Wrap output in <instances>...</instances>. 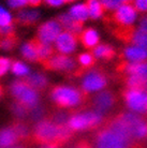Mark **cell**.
<instances>
[{
  "mask_svg": "<svg viewBox=\"0 0 147 148\" xmlns=\"http://www.w3.org/2000/svg\"><path fill=\"white\" fill-rule=\"evenodd\" d=\"M11 92L15 98V101H19V103L24 104L30 111L38 105L39 102L38 92L24 78L12 83Z\"/></svg>",
  "mask_w": 147,
  "mask_h": 148,
  "instance_id": "4",
  "label": "cell"
},
{
  "mask_svg": "<svg viewBox=\"0 0 147 148\" xmlns=\"http://www.w3.org/2000/svg\"><path fill=\"white\" fill-rule=\"evenodd\" d=\"M51 97L58 108H70L80 104L88 105L90 100L89 93L83 89H77L70 86L56 85L52 87Z\"/></svg>",
  "mask_w": 147,
  "mask_h": 148,
  "instance_id": "2",
  "label": "cell"
},
{
  "mask_svg": "<svg viewBox=\"0 0 147 148\" xmlns=\"http://www.w3.org/2000/svg\"><path fill=\"white\" fill-rule=\"evenodd\" d=\"M19 141L21 140L14 131V129L12 128V126L0 130V148L11 147Z\"/></svg>",
  "mask_w": 147,
  "mask_h": 148,
  "instance_id": "17",
  "label": "cell"
},
{
  "mask_svg": "<svg viewBox=\"0 0 147 148\" xmlns=\"http://www.w3.org/2000/svg\"><path fill=\"white\" fill-rule=\"evenodd\" d=\"M45 2L49 7H59L63 3H65V0H45Z\"/></svg>",
  "mask_w": 147,
  "mask_h": 148,
  "instance_id": "36",
  "label": "cell"
},
{
  "mask_svg": "<svg viewBox=\"0 0 147 148\" xmlns=\"http://www.w3.org/2000/svg\"><path fill=\"white\" fill-rule=\"evenodd\" d=\"M42 67L48 71H57V72H65L67 75L73 76L74 73L80 67H77L76 61L69 56L63 54H55L51 58L41 62Z\"/></svg>",
  "mask_w": 147,
  "mask_h": 148,
  "instance_id": "5",
  "label": "cell"
},
{
  "mask_svg": "<svg viewBox=\"0 0 147 148\" xmlns=\"http://www.w3.org/2000/svg\"><path fill=\"white\" fill-rule=\"evenodd\" d=\"M27 1H28V4L32 8L39 7L42 3V0H27Z\"/></svg>",
  "mask_w": 147,
  "mask_h": 148,
  "instance_id": "38",
  "label": "cell"
},
{
  "mask_svg": "<svg viewBox=\"0 0 147 148\" xmlns=\"http://www.w3.org/2000/svg\"><path fill=\"white\" fill-rule=\"evenodd\" d=\"M99 1L103 5L104 10H107V11L116 10L124 4V0H99Z\"/></svg>",
  "mask_w": 147,
  "mask_h": 148,
  "instance_id": "31",
  "label": "cell"
},
{
  "mask_svg": "<svg viewBox=\"0 0 147 148\" xmlns=\"http://www.w3.org/2000/svg\"><path fill=\"white\" fill-rule=\"evenodd\" d=\"M117 102V98L110 90H104L101 92L97 93L96 96L89 100L88 105H90L93 111H97L99 113H104L106 111H110Z\"/></svg>",
  "mask_w": 147,
  "mask_h": 148,
  "instance_id": "10",
  "label": "cell"
},
{
  "mask_svg": "<svg viewBox=\"0 0 147 148\" xmlns=\"http://www.w3.org/2000/svg\"><path fill=\"white\" fill-rule=\"evenodd\" d=\"M122 58L131 62H142L147 59V48L129 46L122 51Z\"/></svg>",
  "mask_w": 147,
  "mask_h": 148,
  "instance_id": "16",
  "label": "cell"
},
{
  "mask_svg": "<svg viewBox=\"0 0 147 148\" xmlns=\"http://www.w3.org/2000/svg\"><path fill=\"white\" fill-rule=\"evenodd\" d=\"M139 29L142 30V31H145V32H147V15H146V16H144L143 18L141 19Z\"/></svg>",
  "mask_w": 147,
  "mask_h": 148,
  "instance_id": "37",
  "label": "cell"
},
{
  "mask_svg": "<svg viewBox=\"0 0 147 148\" xmlns=\"http://www.w3.org/2000/svg\"><path fill=\"white\" fill-rule=\"evenodd\" d=\"M8 2L10 4V7L14 8V9L23 8V7H25L26 4H28V1H27V0H8Z\"/></svg>",
  "mask_w": 147,
  "mask_h": 148,
  "instance_id": "35",
  "label": "cell"
},
{
  "mask_svg": "<svg viewBox=\"0 0 147 148\" xmlns=\"http://www.w3.org/2000/svg\"><path fill=\"white\" fill-rule=\"evenodd\" d=\"M39 17H40V13L38 11L24 10L19 12L17 16L15 17V23L22 26H33L38 23Z\"/></svg>",
  "mask_w": 147,
  "mask_h": 148,
  "instance_id": "18",
  "label": "cell"
},
{
  "mask_svg": "<svg viewBox=\"0 0 147 148\" xmlns=\"http://www.w3.org/2000/svg\"><path fill=\"white\" fill-rule=\"evenodd\" d=\"M11 110H12V112H13V113L19 117V118H23V117H25L26 115L30 112L29 108H26L24 104L19 103V101H14V102L12 103Z\"/></svg>",
  "mask_w": 147,
  "mask_h": 148,
  "instance_id": "29",
  "label": "cell"
},
{
  "mask_svg": "<svg viewBox=\"0 0 147 148\" xmlns=\"http://www.w3.org/2000/svg\"><path fill=\"white\" fill-rule=\"evenodd\" d=\"M11 61L9 60V58H5V57H1L0 56V76H2L7 73L8 70L11 67Z\"/></svg>",
  "mask_w": 147,
  "mask_h": 148,
  "instance_id": "33",
  "label": "cell"
},
{
  "mask_svg": "<svg viewBox=\"0 0 147 148\" xmlns=\"http://www.w3.org/2000/svg\"><path fill=\"white\" fill-rule=\"evenodd\" d=\"M117 116L128 127L133 138L141 140L147 137V119L131 112H122Z\"/></svg>",
  "mask_w": 147,
  "mask_h": 148,
  "instance_id": "6",
  "label": "cell"
},
{
  "mask_svg": "<svg viewBox=\"0 0 147 148\" xmlns=\"http://www.w3.org/2000/svg\"><path fill=\"white\" fill-rule=\"evenodd\" d=\"M73 148H89V145L85 141H82V142H80L78 144L75 145Z\"/></svg>",
  "mask_w": 147,
  "mask_h": 148,
  "instance_id": "39",
  "label": "cell"
},
{
  "mask_svg": "<svg viewBox=\"0 0 147 148\" xmlns=\"http://www.w3.org/2000/svg\"><path fill=\"white\" fill-rule=\"evenodd\" d=\"M98 148H129L130 143L122 140L107 128L100 130L96 135Z\"/></svg>",
  "mask_w": 147,
  "mask_h": 148,
  "instance_id": "8",
  "label": "cell"
},
{
  "mask_svg": "<svg viewBox=\"0 0 147 148\" xmlns=\"http://www.w3.org/2000/svg\"><path fill=\"white\" fill-rule=\"evenodd\" d=\"M11 69L12 72L15 74V75H19V76H24V75H27L28 74V68L26 67L25 64L21 61H17V60H14L11 64Z\"/></svg>",
  "mask_w": 147,
  "mask_h": 148,
  "instance_id": "30",
  "label": "cell"
},
{
  "mask_svg": "<svg viewBox=\"0 0 147 148\" xmlns=\"http://www.w3.org/2000/svg\"><path fill=\"white\" fill-rule=\"evenodd\" d=\"M10 25H13L11 15L0 7V26H10Z\"/></svg>",
  "mask_w": 147,
  "mask_h": 148,
  "instance_id": "32",
  "label": "cell"
},
{
  "mask_svg": "<svg viewBox=\"0 0 147 148\" xmlns=\"http://www.w3.org/2000/svg\"><path fill=\"white\" fill-rule=\"evenodd\" d=\"M61 25L59 24L57 19H52L48 22L42 24L37 31L36 37L41 41L47 44H51L52 42L56 41V39L61 34Z\"/></svg>",
  "mask_w": 147,
  "mask_h": 148,
  "instance_id": "11",
  "label": "cell"
},
{
  "mask_svg": "<svg viewBox=\"0 0 147 148\" xmlns=\"http://www.w3.org/2000/svg\"><path fill=\"white\" fill-rule=\"evenodd\" d=\"M60 145L59 144H56V143H54V144H47V145H43L41 148H58Z\"/></svg>",
  "mask_w": 147,
  "mask_h": 148,
  "instance_id": "40",
  "label": "cell"
},
{
  "mask_svg": "<svg viewBox=\"0 0 147 148\" xmlns=\"http://www.w3.org/2000/svg\"><path fill=\"white\" fill-rule=\"evenodd\" d=\"M86 5L88 9L89 17L92 19L100 18L104 13V8L99 0H87Z\"/></svg>",
  "mask_w": 147,
  "mask_h": 148,
  "instance_id": "25",
  "label": "cell"
},
{
  "mask_svg": "<svg viewBox=\"0 0 147 148\" xmlns=\"http://www.w3.org/2000/svg\"><path fill=\"white\" fill-rule=\"evenodd\" d=\"M57 21L61 25L63 28L66 29V31L72 32L74 34H80L82 32L81 30L83 28L84 22H80L73 18L70 14H61L57 17Z\"/></svg>",
  "mask_w": 147,
  "mask_h": 148,
  "instance_id": "15",
  "label": "cell"
},
{
  "mask_svg": "<svg viewBox=\"0 0 147 148\" xmlns=\"http://www.w3.org/2000/svg\"><path fill=\"white\" fill-rule=\"evenodd\" d=\"M69 14H70L73 18H75L76 21H80V22H85V21L89 17L88 9H87L86 3L74 5L70 10Z\"/></svg>",
  "mask_w": 147,
  "mask_h": 148,
  "instance_id": "27",
  "label": "cell"
},
{
  "mask_svg": "<svg viewBox=\"0 0 147 148\" xmlns=\"http://www.w3.org/2000/svg\"><path fill=\"white\" fill-rule=\"evenodd\" d=\"M12 128L14 129L16 134L19 135V140H27L30 137V130L29 127L26 122L22 121L21 119H16L12 122Z\"/></svg>",
  "mask_w": 147,
  "mask_h": 148,
  "instance_id": "26",
  "label": "cell"
},
{
  "mask_svg": "<svg viewBox=\"0 0 147 148\" xmlns=\"http://www.w3.org/2000/svg\"><path fill=\"white\" fill-rule=\"evenodd\" d=\"M125 84L127 89L131 90H139V91H146L147 90V79L133 75V74H127L125 77Z\"/></svg>",
  "mask_w": 147,
  "mask_h": 148,
  "instance_id": "20",
  "label": "cell"
},
{
  "mask_svg": "<svg viewBox=\"0 0 147 148\" xmlns=\"http://www.w3.org/2000/svg\"><path fill=\"white\" fill-rule=\"evenodd\" d=\"M77 34H74L69 31H63L59 34V37L56 39V51L59 54H71L75 51L77 45Z\"/></svg>",
  "mask_w": 147,
  "mask_h": 148,
  "instance_id": "13",
  "label": "cell"
},
{
  "mask_svg": "<svg viewBox=\"0 0 147 148\" xmlns=\"http://www.w3.org/2000/svg\"><path fill=\"white\" fill-rule=\"evenodd\" d=\"M2 92H3V88H2V86L0 85V96L2 95Z\"/></svg>",
  "mask_w": 147,
  "mask_h": 148,
  "instance_id": "41",
  "label": "cell"
},
{
  "mask_svg": "<svg viewBox=\"0 0 147 148\" xmlns=\"http://www.w3.org/2000/svg\"><path fill=\"white\" fill-rule=\"evenodd\" d=\"M136 18V10L132 4H122L111 15L110 21L116 27L131 26Z\"/></svg>",
  "mask_w": 147,
  "mask_h": 148,
  "instance_id": "9",
  "label": "cell"
},
{
  "mask_svg": "<svg viewBox=\"0 0 147 148\" xmlns=\"http://www.w3.org/2000/svg\"><path fill=\"white\" fill-rule=\"evenodd\" d=\"M34 42H36V46H37V52H38V57H39V62H42L44 60L51 58L52 56L55 55V48L53 47L51 44L41 42L37 37L33 38Z\"/></svg>",
  "mask_w": 147,
  "mask_h": 148,
  "instance_id": "21",
  "label": "cell"
},
{
  "mask_svg": "<svg viewBox=\"0 0 147 148\" xmlns=\"http://www.w3.org/2000/svg\"><path fill=\"white\" fill-rule=\"evenodd\" d=\"M107 85V74L102 69H91L84 75L82 89L85 92L90 93L98 91Z\"/></svg>",
  "mask_w": 147,
  "mask_h": 148,
  "instance_id": "7",
  "label": "cell"
},
{
  "mask_svg": "<svg viewBox=\"0 0 147 148\" xmlns=\"http://www.w3.org/2000/svg\"><path fill=\"white\" fill-rule=\"evenodd\" d=\"M103 121V116L97 111H89L78 113L77 111L72 112V116L68 121V126L72 131H82L96 128Z\"/></svg>",
  "mask_w": 147,
  "mask_h": 148,
  "instance_id": "3",
  "label": "cell"
},
{
  "mask_svg": "<svg viewBox=\"0 0 147 148\" xmlns=\"http://www.w3.org/2000/svg\"><path fill=\"white\" fill-rule=\"evenodd\" d=\"M78 40L81 41L82 45L87 49H93L99 45V34L93 28H86L78 34Z\"/></svg>",
  "mask_w": 147,
  "mask_h": 148,
  "instance_id": "14",
  "label": "cell"
},
{
  "mask_svg": "<svg viewBox=\"0 0 147 148\" xmlns=\"http://www.w3.org/2000/svg\"><path fill=\"white\" fill-rule=\"evenodd\" d=\"M77 61L80 63V68L83 69L85 72H88L95 67L97 58L92 53H82L77 56Z\"/></svg>",
  "mask_w": 147,
  "mask_h": 148,
  "instance_id": "24",
  "label": "cell"
},
{
  "mask_svg": "<svg viewBox=\"0 0 147 148\" xmlns=\"http://www.w3.org/2000/svg\"><path fill=\"white\" fill-rule=\"evenodd\" d=\"M92 54L98 59H103L105 60V61H110V60H112L115 57L116 51L111 45L99 44L97 47L92 49Z\"/></svg>",
  "mask_w": 147,
  "mask_h": 148,
  "instance_id": "22",
  "label": "cell"
},
{
  "mask_svg": "<svg viewBox=\"0 0 147 148\" xmlns=\"http://www.w3.org/2000/svg\"><path fill=\"white\" fill-rule=\"evenodd\" d=\"M134 8L137 12H147V0H134Z\"/></svg>",
  "mask_w": 147,
  "mask_h": 148,
  "instance_id": "34",
  "label": "cell"
},
{
  "mask_svg": "<svg viewBox=\"0 0 147 148\" xmlns=\"http://www.w3.org/2000/svg\"><path fill=\"white\" fill-rule=\"evenodd\" d=\"M17 43H19V38L16 34L9 36L5 38H0V49L11 51L17 45Z\"/></svg>",
  "mask_w": 147,
  "mask_h": 148,
  "instance_id": "28",
  "label": "cell"
},
{
  "mask_svg": "<svg viewBox=\"0 0 147 148\" xmlns=\"http://www.w3.org/2000/svg\"><path fill=\"white\" fill-rule=\"evenodd\" d=\"M73 131L68 125H58L45 117L38 122L31 134V138L40 145L59 144L60 146L71 138Z\"/></svg>",
  "mask_w": 147,
  "mask_h": 148,
  "instance_id": "1",
  "label": "cell"
},
{
  "mask_svg": "<svg viewBox=\"0 0 147 148\" xmlns=\"http://www.w3.org/2000/svg\"><path fill=\"white\" fill-rule=\"evenodd\" d=\"M37 92H44L45 89L47 88L48 81L43 74L34 73L32 75H29L24 78Z\"/></svg>",
  "mask_w": 147,
  "mask_h": 148,
  "instance_id": "19",
  "label": "cell"
},
{
  "mask_svg": "<svg viewBox=\"0 0 147 148\" xmlns=\"http://www.w3.org/2000/svg\"><path fill=\"white\" fill-rule=\"evenodd\" d=\"M75 0H65V3H69V2H73Z\"/></svg>",
  "mask_w": 147,
  "mask_h": 148,
  "instance_id": "42",
  "label": "cell"
},
{
  "mask_svg": "<svg viewBox=\"0 0 147 148\" xmlns=\"http://www.w3.org/2000/svg\"><path fill=\"white\" fill-rule=\"evenodd\" d=\"M22 55L28 61H39L37 46H36L34 39H31L30 41H28L27 43H25V44L23 45Z\"/></svg>",
  "mask_w": 147,
  "mask_h": 148,
  "instance_id": "23",
  "label": "cell"
},
{
  "mask_svg": "<svg viewBox=\"0 0 147 148\" xmlns=\"http://www.w3.org/2000/svg\"><path fill=\"white\" fill-rule=\"evenodd\" d=\"M122 96L128 108L132 111L137 113L147 112V95H145L143 91L126 89Z\"/></svg>",
  "mask_w": 147,
  "mask_h": 148,
  "instance_id": "12",
  "label": "cell"
}]
</instances>
